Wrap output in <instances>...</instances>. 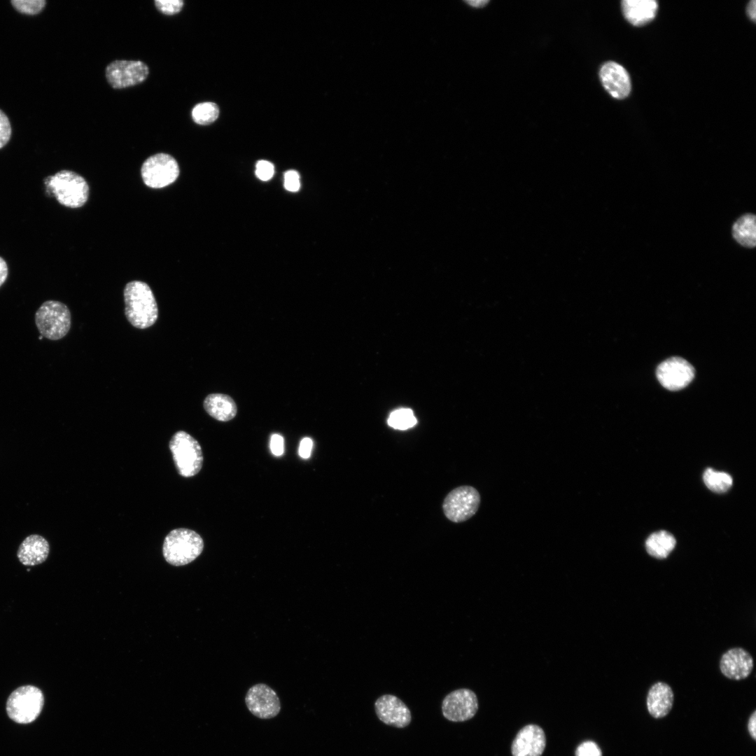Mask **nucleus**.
Segmentation results:
<instances>
[{
  "instance_id": "obj_1",
  "label": "nucleus",
  "mask_w": 756,
  "mask_h": 756,
  "mask_svg": "<svg viewBox=\"0 0 756 756\" xmlns=\"http://www.w3.org/2000/svg\"><path fill=\"white\" fill-rule=\"evenodd\" d=\"M125 314L135 328L145 329L153 326L158 318V308L154 294L145 282H128L123 291Z\"/></svg>"
},
{
  "instance_id": "obj_2",
  "label": "nucleus",
  "mask_w": 756,
  "mask_h": 756,
  "mask_svg": "<svg viewBox=\"0 0 756 756\" xmlns=\"http://www.w3.org/2000/svg\"><path fill=\"white\" fill-rule=\"evenodd\" d=\"M44 185L46 194L54 196L66 207H81L89 197L90 188L87 181L74 171L63 169L48 176L44 178Z\"/></svg>"
},
{
  "instance_id": "obj_3",
  "label": "nucleus",
  "mask_w": 756,
  "mask_h": 756,
  "mask_svg": "<svg viewBox=\"0 0 756 756\" xmlns=\"http://www.w3.org/2000/svg\"><path fill=\"white\" fill-rule=\"evenodd\" d=\"M203 548L204 541L197 533L180 528L172 530L165 537L162 552L167 562L179 566L193 561Z\"/></svg>"
},
{
  "instance_id": "obj_4",
  "label": "nucleus",
  "mask_w": 756,
  "mask_h": 756,
  "mask_svg": "<svg viewBox=\"0 0 756 756\" xmlns=\"http://www.w3.org/2000/svg\"><path fill=\"white\" fill-rule=\"evenodd\" d=\"M35 323L41 336L50 340H60L71 328L70 310L59 301H46L35 313Z\"/></svg>"
},
{
  "instance_id": "obj_5",
  "label": "nucleus",
  "mask_w": 756,
  "mask_h": 756,
  "mask_svg": "<svg viewBox=\"0 0 756 756\" xmlns=\"http://www.w3.org/2000/svg\"><path fill=\"white\" fill-rule=\"evenodd\" d=\"M169 449L179 475L190 477L200 472L203 463L202 448L190 434L177 431L169 442Z\"/></svg>"
},
{
  "instance_id": "obj_6",
  "label": "nucleus",
  "mask_w": 756,
  "mask_h": 756,
  "mask_svg": "<svg viewBox=\"0 0 756 756\" xmlns=\"http://www.w3.org/2000/svg\"><path fill=\"white\" fill-rule=\"evenodd\" d=\"M43 704V694L39 688L34 685H23L10 694L6 702V710L12 720L27 724L37 718Z\"/></svg>"
},
{
  "instance_id": "obj_7",
  "label": "nucleus",
  "mask_w": 756,
  "mask_h": 756,
  "mask_svg": "<svg viewBox=\"0 0 756 756\" xmlns=\"http://www.w3.org/2000/svg\"><path fill=\"white\" fill-rule=\"evenodd\" d=\"M180 173L176 160L169 154L159 153L148 157L142 164L141 176L144 184L160 189L176 181Z\"/></svg>"
},
{
  "instance_id": "obj_8",
  "label": "nucleus",
  "mask_w": 756,
  "mask_h": 756,
  "mask_svg": "<svg viewBox=\"0 0 756 756\" xmlns=\"http://www.w3.org/2000/svg\"><path fill=\"white\" fill-rule=\"evenodd\" d=\"M479 505L478 491L465 485L458 486L447 493L442 503V510L449 520L461 523L471 518L477 512Z\"/></svg>"
},
{
  "instance_id": "obj_9",
  "label": "nucleus",
  "mask_w": 756,
  "mask_h": 756,
  "mask_svg": "<svg viewBox=\"0 0 756 756\" xmlns=\"http://www.w3.org/2000/svg\"><path fill=\"white\" fill-rule=\"evenodd\" d=\"M149 74L148 66L139 60H115L106 68V78L115 89H122L140 84Z\"/></svg>"
},
{
  "instance_id": "obj_10",
  "label": "nucleus",
  "mask_w": 756,
  "mask_h": 756,
  "mask_svg": "<svg viewBox=\"0 0 756 756\" xmlns=\"http://www.w3.org/2000/svg\"><path fill=\"white\" fill-rule=\"evenodd\" d=\"M478 710L475 693L466 688L454 690L442 700V712L448 720L458 722L472 718Z\"/></svg>"
},
{
  "instance_id": "obj_11",
  "label": "nucleus",
  "mask_w": 756,
  "mask_h": 756,
  "mask_svg": "<svg viewBox=\"0 0 756 756\" xmlns=\"http://www.w3.org/2000/svg\"><path fill=\"white\" fill-rule=\"evenodd\" d=\"M245 703L248 710L260 719H271L281 710V703L275 691L264 683L251 687L246 692Z\"/></svg>"
},
{
  "instance_id": "obj_12",
  "label": "nucleus",
  "mask_w": 756,
  "mask_h": 756,
  "mask_svg": "<svg viewBox=\"0 0 756 756\" xmlns=\"http://www.w3.org/2000/svg\"><path fill=\"white\" fill-rule=\"evenodd\" d=\"M657 377L659 383L670 391L680 390L694 377V369L687 360L679 357L670 358L659 365Z\"/></svg>"
},
{
  "instance_id": "obj_13",
  "label": "nucleus",
  "mask_w": 756,
  "mask_h": 756,
  "mask_svg": "<svg viewBox=\"0 0 756 756\" xmlns=\"http://www.w3.org/2000/svg\"><path fill=\"white\" fill-rule=\"evenodd\" d=\"M375 713L383 723L398 728L410 724L412 715L406 704L392 694H384L374 703Z\"/></svg>"
},
{
  "instance_id": "obj_14",
  "label": "nucleus",
  "mask_w": 756,
  "mask_h": 756,
  "mask_svg": "<svg viewBox=\"0 0 756 756\" xmlns=\"http://www.w3.org/2000/svg\"><path fill=\"white\" fill-rule=\"evenodd\" d=\"M546 746L543 729L536 724H528L517 734L511 746L512 756H541Z\"/></svg>"
},
{
  "instance_id": "obj_15",
  "label": "nucleus",
  "mask_w": 756,
  "mask_h": 756,
  "mask_svg": "<svg viewBox=\"0 0 756 756\" xmlns=\"http://www.w3.org/2000/svg\"><path fill=\"white\" fill-rule=\"evenodd\" d=\"M754 666L751 654L741 648H734L725 652L720 661L722 673L731 680H740L746 678Z\"/></svg>"
},
{
  "instance_id": "obj_16",
  "label": "nucleus",
  "mask_w": 756,
  "mask_h": 756,
  "mask_svg": "<svg viewBox=\"0 0 756 756\" xmlns=\"http://www.w3.org/2000/svg\"><path fill=\"white\" fill-rule=\"evenodd\" d=\"M600 78L604 88L614 98L621 99L629 95L630 78L622 66L614 62L605 63L601 68Z\"/></svg>"
},
{
  "instance_id": "obj_17",
  "label": "nucleus",
  "mask_w": 756,
  "mask_h": 756,
  "mask_svg": "<svg viewBox=\"0 0 756 756\" xmlns=\"http://www.w3.org/2000/svg\"><path fill=\"white\" fill-rule=\"evenodd\" d=\"M50 552L48 541L42 536L32 534L20 543L17 556L24 566H36L43 563Z\"/></svg>"
},
{
  "instance_id": "obj_18",
  "label": "nucleus",
  "mask_w": 756,
  "mask_h": 756,
  "mask_svg": "<svg viewBox=\"0 0 756 756\" xmlns=\"http://www.w3.org/2000/svg\"><path fill=\"white\" fill-rule=\"evenodd\" d=\"M674 694L672 688L663 682H657L650 688L647 699V709L654 718L666 716L673 708Z\"/></svg>"
},
{
  "instance_id": "obj_19",
  "label": "nucleus",
  "mask_w": 756,
  "mask_h": 756,
  "mask_svg": "<svg viewBox=\"0 0 756 756\" xmlns=\"http://www.w3.org/2000/svg\"><path fill=\"white\" fill-rule=\"evenodd\" d=\"M622 8L624 17L635 26H643L654 19L658 5L654 0H624Z\"/></svg>"
},
{
  "instance_id": "obj_20",
  "label": "nucleus",
  "mask_w": 756,
  "mask_h": 756,
  "mask_svg": "<svg viewBox=\"0 0 756 756\" xmlns=\"http://www.w3.org/2000/svg\"><path fill=\"white\" fill-rule=\"evenodd\" d=\"M205 411L213 418L220 421H228L237 414V405L233 399L225 394L212 393L208 395L203 403Z\"/></svg>"
},
{
  "instance_id": "obj_21",
  "label": "nucleus",
  "mask_w": 756,
  "mask_h": 756,
  "mask_svg": "<svg viewBox=\"0 0 756 756\" xmlns=\"http://www.w3.org/2000/svg\"><path fill=\"white\" fill-rule=\"evenodd\" d=\"M676 544V540L671 533L660 531L652 533L645 540V546L650 556L664 559L673 550Z\"/></svg>"
},
{
  "instance_id": "obj_22",
  "label": "nucleus",
  "mask_w": 756,
  "mask_h": 756,
  "mask_svg": "<svg viewBox=\"0 0 756 756\" xmlns=\"http://www.w3.org/2000/svg\"><path fill=\"white\" fill-rule=\"evenodd\" d=\"M732 234L743 246L753 248L756 243L755 216L750 214L741 216L733 225Z\"/></svg>"
},
{
  "instance_id": "obj_23",
  "label": "nucleus",
  "mask_w": 756,
  "mask_h": 756,
  "mask_svg": "<svg viewBox=\"0 0 756 756\" xmlns=\"http://www.w3.org/2000/svg\"><path fill=\"white\" fill-rule=\"evenodd\" d=\"M703 479L706 486L710 490L716 493L727 491L733 483V479L729 474L715 471L711 468L705 470Z\"/></svg>"
},
{
  "instance_id": "obj_24",
  "label": "nucleus",
  "mask_w": 756,
  "mask_h": 756,
  "mask_svg": "<svg viewBox=\"0 0 756 756\" xmlns=\"http://www.w3.org/2000/svg\"><path fill=\"white\" fill-rule=\"evenodd\" d=\"M191 115L195 123L206 125L214 122L218 118L219 108L214 102H202L193 107Z\"/></svg>"
},
{
  "instance_id": "obj_25",
  "label": "nucleus",
  "mask_w": 756,
  "mask_h": 756,
  "mask_svg": "<svg viewBox=\"0 0 756 756\" xmlns=\"http://www.w3.org/2000/svg\"><path fill=\"white\" fill-rule=\"evenodd\" d=\"M388 425L399 430H406L416 424V419L412 410L400 408L391 412L388 419Z\"/></svg>"
},
{
  "instance_id": "obj_26",
  "label": "nucleus",
  "mask_w": 756,
  "mask_h": 756,
  "mask_svg": "<svg viewBox=\"0 0 756 756\" xmlns=\"http://www.w3.org/2000/svg\"><path fill=\"white\" fill-rule=\"evenodd\" d=\"M10 4L19 13L34 15L40 13L46 7L45 0H12Z\"/></svg>"
},
{
  "instance_id": "obj_27",
  "label": "nucleus",
  "mask_w": 756,
  "mask_h": 756,
  "mask_svg": "<svg viewBox=\"0 0 756 756\" xmlns=\"http://www.w3.org/2000/svg\"><path fill=\"white\" fill-rule=\"evenodd\" d=\"M154 3L159 11L168 15L179 13L184 4L182 0H155Z\"/></svg>"
},
{
  "instance_id": "obj_28",
  "label": "nucleus",
  "mask_w": 756,
  "mask_h": 756,
  "mask_svg": "<svg viewBox=\"0 0 756 756\" xmlns=\"http://www.w3.org/2000/svg\"><path fill=\"white\" fill-rule=\"evenodd\" d=\"M11 134L10 120L6 113L0 109V149L8 143Z\"/></svg>"
},
{
  "instance_id": "obj_29",
  "label": "nucleus",
  "mask_w": 756,
  "mask_h": 756,
  "mask_svg": "<svg viewBox=\"0 0 756 756\" xmlns=\"http://www.w3.org/2000/svg\"><path fill=\"white\" fill-rule=\"evenodd\" d=\"M575 756H602V751L594 741H585L576 748Z\"/></svg>"
},
{
  "instance_id": "obj_30",
  "label": "nucleus",
  "mask_w": 756,
  "mask_h": 756,
  "mask_svg": "<svg viewBox=\"0 0 756 756\" xmlns=\"http://www.w3.org/2000/svg\"><path fill=\"white\" fill-rule=\"evenodd\" d=\"M274 172V165L269 161L260 160L255 167V174L262 181L270 179Z\"/></svg>"
},
{
  "instance_id": "obj_31",
  "label": "nucleus",
  "mask_w": 756,
  "mask_h": 756,
  "mask_svg": "<svg viewBox=\"0 0 756 756\" xmlns=\"http://www.w3.org/2000/svg\"><path fill=\"white\" fill-rule=\"evenodd\" d=\"M300 186V176L295 170H289L284 174V187L291 192H296Z\"/></svg>"
},
{
  "instance_id": "obj_32",
  "label": "nucleus",
  "mask_w": 756,
  "mask_h": 756,
  "mask_svg": "<svg viewBox=\"0 0 756 756\" xmlns=\"http://www.w3.org/2000/svg\"><path fill=\"white\" fill-rule=\"evenodd\" d=\"M270 447L272 453L274 456H281L284 451V441L283 437L279 434H273L271 436Z\"/></svg>"
},
{
  "instance_id": "obj_33",
  "label": "nucleus",
  "mask_w": 756,
  "mask_h": 756,
  "mask_svg": "<svg viewBox=\"0 0 756 756\" xmlns=\"http://www.w3.org/2000/svg\"><path fill=\"white\" fill-rule=\"evenodd\" d=\"M313 447V441L309 438H304L300 444L298 453L300 457L303 458H308L312 452Z\"/></svg>"
},
{
  "instance_id": "obj_34",
  "label": "nucleus",
  "mask_w": 756,
  "mask_h": 756,
  "mask_svg": "<svg viewBox=\"0 0 756 756\" xmlns=\"http://www.w3.org/2000/svg\"><path fill=\"white\" fill-rule=\"evenodd\" d=\"M748 730L753 740L756 739V712L755 710L750 716L748 722Z\"/></svg>"
},
{
  "instance_id": "obj_35",
  "label": "nucleus",
  "mask_w": 756,
  "mask_h": 756,
  "mask_svg": "<svg viewBox=\"0 0 756 756\" xmlns=\"http://www.w3.org/2000/svg\"><path fill=\"white\" fill-rule=\"evenodd\" d=\"M8 274L6 262L0 256V287L6 281Z\"/></svg>"
},
{
  "instance_id": "obj_36",
  "label": "nucleus",
  "mask_w": 756,
  "mask_h": 756,
  "mask_svg": "<svg viewBox=\"0 0 756 756\" xmlns=\"http://www.w3.org/2000/svg\"><path fill=\"white\" fill-rule=\"evenodd\" d=\"M747 13L749 18L755 22L756 19V2L755 0L749 2L747 7Z\"/></svg>"
},
{
  "instance_id": "obj_37",
  "label": "nucleus",
  "mask_w": 756,
  "mask_h": 756,
  "mask_svg": "<svg viewBox=\"0 0 756 756\" xmlns=\"http://www.w3.org/2000/svg\"><path fill=\"white\" fill-rule=\"evenodd\" d=\"M488 2H489L488 1H485V0H482V1L477 0V1H467V3L468 4H470L472 6H474V7H482V6H485Z\"/></svg>"
}]
</instances>
